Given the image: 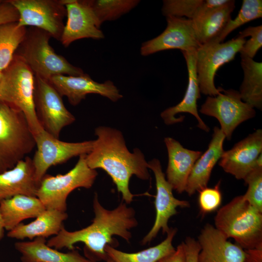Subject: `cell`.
Instances as JSON below:
<instances>
[{
	"label": "cell",
	"instance_id": "1",
	"mask_svg": "<svg viewBox=\"0 0 262 262\" xmlns=\"http://www.w3.org/2000/svg\"><path fill=\"white\" fill-rule=\"evenodd\" d=\"M97 139L93 140L92 148L86 154L88 166L96 170H104L111 178L124 201L129 204L134 195L129 189L132 176L148 180L150 177L148 163L138 148L131 152L128 149L122 132L115 129L98 126L95 129Z\"/></svg>",
	"mask_w": 262,
	"mask_h": 262
},
{
	"label": "cell",
	"instance_id": "2",
	"mask_svg": "<svg viewBox=\"0 0 262 262\" xmlns=\"http://www.w3.org/2000/svg\"><path fill=\"white\" fill-rule=\"evenodd\" d=\"M93 207L95 217L90 225L73 231H68L64 227L57 235L47 241V245L58 250L66 248L72 250L75 244L81 242L94 257L106 261L108 257L105 248L115 243L114 235L127 242L130 240L132 237L130 230L138 224L132 208L122 202L114 210H107L99 202L96 193Z\"/></svg>",
	"mask_w": 262,
	"mask_h": 262
},
{
	"label": "cell",
	"instance_id": "3",
	"mask_svg": "<svg viewBox=\"0 0 262 262\" xmlns=\"http://www.w3.org/2000/svg\"><path fill=\"white\" fill-rule=\"evenodd\" d=\"M214 220L218 230L227 239H234L244 250L262 248V212L243 195L221 207Z\"/></svg>",
	"mask_w": 262,
	"mask_h": 262
},
{
	"label": "cell",
	"instance_id": "4",
	"mask_svg": "<svg viewBox=\"0 0 262 262\" xmlns=\"http://www.w3.org/2000/svg\"><path fill=\"white\" fill-rule=\"evenodd\" d=\"M51 35L41 29L30 27L15 54L20 57L35 75L49 80L59 75L78 76L85 73L57 54L49 44Z\"/></svg>",
	"mask_w": 262,
	"mask_h": 262
},
{
	"label": "cell",
	"instance_id": "5",
	"mask_svg": "<svg viewBox=\"0 0 262 262\" xmlns=\"http://www.w3.org/2000/svg\"><path fill=\"white\" fill-rule=\"evenodd\" d=\"M35 75L27 64L15 54L2 71L0 103L21 111L25 115L34 135L42 129L34 104Z\"/></svg>",
	"mask_w": 262,
	"mask_h": 262
},
{
	"label": "cell",
	"instance_id": "6",
	"mask_svg": "<svg viewBox=\"0 0 262 262\" xmlns=\"http://www.w3.org/2000/svg\"><path fill=\"white\" fill-rule=\"evenodd\" d=\"M35 147L34 136L24 113L0 103V173L13 168Z\"/></svg>",
	"mask_w": 262,
	"mask_h": 262
},
{
	"label": "cell",
	"instance_id": "7",
	"mask_svg": "<svg viewBox=\"0 0 262 262\" xmlns=\"http://www.w3.org/2000/svg\"><path fill=\"white\" fill-rule=\"evenodd\" d=\"M86 156L80 155L77 164L67 173L56 176L46 174L42 179L36 196L46 209L66 212V199L71 192L78 188L89 189L93 186L98 172L88 166Z\"/></svg>",
	"mask_w": 262,
	"mask_h": 262
},
{
	"label": "cell",
	"instance_id": "8",
	"mask_svg": "<svg viewBox=\"0 0 262 262\" xmlns=\"http://www.w3.org/2000/svg\"><path fill=\"white\" fill-rule=\"evenodd\" d=\"M238 36L225 43L201 45L196 51V67L200 93L215 96L223 89L216 88L214 79L217 70L222 65L234 59L246 41Z\"/></svg>",
	"mask_w": 262,
	"mask_h": 262
},
{
	"label": "cell",
	"instance_id": "9",
	"mask_svg": "<svg viewBox=\"0 0 262 262\" xmlns=\"http://www.w3.org/2000/svg\"><path fill=\"white\" fill-rule=\"evenodd\" d=\"M8 0L18 13V26L41 29L60 41L66 16L63 0Z\"/></svg>",
	"mask_w": 262,
	"mask_h": 262
},
{
	"label": "cell",
	"instance_id": "10",
	"mask_svg": "<svg viewBox=\"0 0 262 262\" xmlns=\"http://www.w3.org/2000/svg\"><path fill=\"white\" fill-rule=\"evenodd\" d=\"M34 104L42 128L57 138H59L63 129L76 119L66 109L62 97L50 82L37 75H35Z\"/></svg>",
	"mask_w": 262,
	"mask_h": 262
},
{
	"label": "cell",
	"instance_id": "11",
	"mask_svg": "<svg viewBox=\"0 0 262 262\" xmlns=\"http://www.w3.org/2000/svg\"><path fill=\"white\" fill-rule=\"evenodd\" d=\"M34 136L36 150L32 161L35 179L38 185L51 166L63 164L74 157L87 154L93 143V140L79 142L63 141L43 129Z\"/></svg>",
	"mask_w": 262,
	"mask_h": 262
},
{
	"label": "cell",
	"instance_id": "12",
	"mask_svg": "<svg viewBox=\"0 0 262 262\" xmlns=\"http://www.w3.org/2000/svg\"><path fill=\"white\" fill-rule=\"evenodd\" d=\"M199 112L216 118L228 140L239 125L256 115L255 109L242 100L239 91L232 89H223L215 96H208Z\"/></svg>",
	"mask_w": 262,
	"mask_h": 262
},
{
	"label": "cell",
	"instance_id": "13",
	"mask_svg": "<svg viewBox=\"0 0 262 262\" xmlns=\"http://www.w3.org/2000/svg\"><path fill=\"white\" fill-rule=\"evenodd\" d=\"M147 163L148 168L153 171L156 181V217L152 227L142 241L143 245L150 243L160 230L163 234L168 232L170 228L168 222L177 213L178 207L187 208L190 206L188 201L177 199L174 196L173 188L165 179L159 160L154 158Z\"/></svg>",
	"mask_w": 262,
	"mask_h": 262
},
{
	"label": "cell",
	"instance_id": "14",
	"mask_svg": "<svg viewBox=\"0 0 262 262\" xmlns=\"http://www.w3.org/2000/svg\"><path fill=\"white\" fill-rule=\"evenodd\" d=\"M167 26L158 36L144 42L140 53L146 56L157 52L180 49L181 51L196 50L201 46L193 28L192 21L184 17H166Z\"/></svg>",
	"mask_w": 262,
	"mask_h": 262
},
{
	"label": "cell",
	"instance_id": "15",
	"mask_svg": "<svg viewBox=\"0 0 262 262\" xmlns=\"http://www.w3.org/2000/svg\"><path fill=\"white\" fill-rule=\"evenodd\" d=\"M66 10V21L60 42L65 47L83 38H104L100 25L89 0H63Z\"/></svg>",
	"mask_w": 262,
	"mask_h": 262
},
{
	"label": "cell",
	"instance_id": "16",
	"mask_svg": "<svg viewBox=\"0 0 262 262\" xmlns=\"http://www.w3.org/2000/svg\"><path fill=\"white\" fill-rule=\"evenodd\" d=\"M262 131L258 129L224 152L219 163L224 171L244 180L258 164H262Z\"/></svg>",
	"mask_w": 262,
	"mask_h": 262
},
{
	"label": "cell",
	"instance_id": "17",
	"mask_svg": "<svg viewBox=\"0 0 262 262\" xmlns=\"http://www.w3.org/2000/svg\"><path fill=\"white\" fill-rule=\"evenodd\" d=\"M49 81L60 95L66 97L73 106L78 105L90 94L100 95L114 102L123 97L112 81L107 80L99 83L86 73L78 76L56 75Z\"/></svg>",
	"mask_w": 262,
	"mask_h": 262
},
{
	"label": "cell",
	"instance_id": "18",
	"mask_svg": "<svg viewBox=\"0 0 262 262\" xmlns=\"http://www.w3.org/2000/svg\"><path fill=\"white\" fill-rule=\"evenodd\" d=\"M200 250L197 262H243L245 251L228 240L210 224H206L198 236Z\"/></svg>",
	"mask_w": 262,
	"mask_h": 262
},
{
	"label": "cell",
	"instance_id": "19",
	"mask_svg": "<svg viewBox=\"0 0 262 262\" xmlns=\"http://www.w3.org/2000/svg\"><path fill=\"white\" fill-rule=\"evenodd\" d=\"M196 50L182 51L185 58L188 73V83L182 100L176 105L167 108L161 114V116L167 125H172L182 122L184 116L175 117V115L180 113H188L192 114L197 119V127L201 130L208 132L209 128L199 116L197 109V100L200 97V92L196 67Z\"/></svg>",
	"mask_w": 262,
	"mask_h": 262
},
{
	"label": "cell",
	"instance_id": "20",
	"mask_svg": "<svg viewBox=\"0 0 262 262\" xmlns=\"http://www.w3.org/2000/svg\"><path fill=\"white\" fill-rule=\"evenodd\" d=\"M164 142L168 156L166 180L173 190L181 194L185 190L190 173L201 152L184 148L179 142L171 137L165 138Z\"/></svg>",
	"mask_w": 262,
	"mask_h": 262
},
{
	"label": "cell",
	"instance_id": "21",
	"mask_svg": "<svg viewBox=\"0 0 262 262\" xmlns=\"http://www.w3.org/2000/svg\"><path fill=\"white\" fill-rule=\"evenodd\" d=\"M225 138L221 129L215 127L208 149L196 161L188 178L185 191L189 196L207 187L212 170L224 152Z\"/></svg>",
	"mask_w": 262,
	"mask_h": 262
},
{
	"label": "cell",
	"instance_id": "22",
	"mask_svg": "<svg viewBox=\"0 0 262 262\" xmlns=\"http://www.w3.org/2000/svg\"><path fill=\"white\" fill-rule=\"evenodd\" d=\"M38 187L32 159L27 156L13 168L0 173V202L17 195L36 196Z\"/></svg>",
	"mask_w": 262,
	"mask_h": 262
},
{
	"label": "cell",
	"instance_id": "23",
	"mask_svg": "<svg viewBox=\"0 0 262 262\" xmlns=\"http://www.w3.org/2000/svg\"><path fill=\"white\" fill-rule=\"evenodd\" d=\"M22 262H97L72 250L64 253L49 246L45 238L37 237L30 241L15 243Z\"/></svg>",
	"mask_w": 262,
	"mask_h": 262
},
{
	"label": "cell",
	"instance_id": "24",
	"mask_svg": "<svg viewBox=\"0 0 262 262\" xmlns=\"http://www.w3.org/2000/svg\"><path fill=\"white\" fill-rule=\"evenodd\" d=\"M68 217L66 212L46 209L35 219L28 223H20L8 231L7 235L11 238L33 240L37 237L47 238L57 235L64 227L63 222ZM52 236V237H53Z\"/></svg>",
	"mask_w": 262,
	"mask_h": 262
},
{
	"label": "cell",
	"instance_id": "25",
	"mask_svg": "<svg viewBox=\"0 0 262 262\" xmlns=\"http://www.w3.org/2000/svg\"><path fill=\"white\" fill-rule=\"evenodd\" d=\"M235 0H228L202 16L192 20L197 39L201 45L214 43L231 20Z\"/></svg>",
	"mask_w": 262,
	"mask_h": 262
},
{
	"label": "cell",
	"instance_id": "26",
	"mask_svg": "<svg viewBox=\"0 0 262 262\" xmlns=\"http://www.w3.org/2000/svg\"><path fill=\"white\" fill-rule=\"evenodd\" d=\"M46 208L36 196L17 195L0 202V213L8 231L28 218H36Z\"/></svg>",
	"mask_w": 262,
	"mask_h": 262
},
{
	"label": "cell",
	"instance_id": "27",
	"mask_svg": "<svg viewBox=\"0 0 262 262\" xmlns=\"http://www.w3.org/2000/svg\"><path fill=\"white\" fill-rule=\"evenodd\" d=\"M177 231L176 228H170L164 241L154 246L138 252H125L110 245L106 246L105 251L108 258L115 262H158L175 251L172 242Z\"/></svg>",
	"mask_w": 262,
	"mask_h": 262
},
{
	"label": "cell",
	"instance_id": "28",
	"mask_svg": "<svg viewBox=\"0 0 262 262\" xmlns=\"http://www.w3.org/2000/svg\"><path fill=\"white\" fill-rule=\"evenodd\" d=\"M244 79L239 91L242 100L253 108L262 107V63L241 56Z\"/></svg>",
	"mask_w": 262,
	"mask_h": 262
},
{
	"label": "cell",
	"instance_id": "29",
	"mask_svg": "<svg viewBox=\"0 0 262 262\" xmlns=\"http://www.w3.org/2000/svg\"><path fill=\"white\" fill-rule=\"evenodd\" d=\"M228 0H164L162 11L167 16L187 17L197 19Z\"/></svg>",
	"mask_w": 262,
	"mask_h": 262
},
{
	"label": "cell",
	"instance_id": "30",
	"mask_svg": "<svg viewBox=\"0 0 262 262\" xmlns=\"http://www.w3.org/2000/svg\"><path fill=\"white\" fill-rule=\"evenodd\" d=\"M26 27H19L17 21L0 25V72L10 65L26 33Z\"/></svg>",
	"mask_w": 262,
	"mask_h": 262
},
{
	"label": "cell",
	"instance_id": "31",
	"mask_svg": "<svg viewBox=\"0 0 262 262\" xmlns=\"http://www.w3.org/2000/svg\"><path fill=\"white\" fill-rule=\"evenodd\" d=\"M101 25L106 21L115 20L129 12L140 2L138 0H89Z\"/></svg>",
	"mask_w": 262,
	"mask_h": 262
},
{
	"label": "cell",
	"instance_id": "32",
	"mask_svg": "<svg viewBox=\"0 0 262 262\" xmlns=\"http://www.w3.org/2000/svg\"><path fill=\"white\" fill-rule=\"evenodd\" d=\"M262 17V0H244L239 12L233 20H231L214 43L223 41L232 31L251 20Z\"/></svg>",
	"mask_w": 262,
	"mask_h": 262
},
{
	"label": "cell",
	"instance_id": "33",
	"mask_svg": "<svg viewBox=\"0 0 262 262\" xmlns=\"http://www.w3.org/2000/svg\"><path fill=\"white\" fill-rule=\"evenodd\" d=\"M248 188L243 195L251 205L262 212V164H258L244 179Z\"/></svg>",
	"mask_w": 262,
	"mask_h": 262
},
{
	"label": "cell",
	"instance_id": "34",
	"mask_svg": "<svg viewBox=\"0 0 262 262\" xmlns=\"http://www.w3.org/2000/svg\"><path fill=\"white\" fill-rule=\"evenodd\" d=\"M220 183L213 188L207 187L199 192L198 204L201 214L205 215L216 211L222 203V193L220 190Z\"/></svg>",
	"mask_w": 262,
	"mask_h": 262
},
{
	"label": "cell",
	"instance_id": "35",
	"mask_svg": "<svg viewBox=\"0 0 262 262\" xmlns=\"http://www.w3.org/2000/svg\"><path fill=\"white\" fill-rule=\"evenodd\" d=\"M239 36L243 38L251 36L249 40H246L239 52L240 56L253 59L262 46V25L249 26L240 32Z\"/></svg>",
	"mask_w": 262,
	"mask_h": 262
},
{
	"label": "cell",
	"instance_id": "36",
	"mask_svg": "<svg viewBox=\"0 0 262 262\" xmlns=\"http://www.w3.org/2000/svg\"><path fill=\"white\" fill-rule=\"evenodd\" d=\"M18 19L17 10L8 0L0 2V25L17 22Z\"/></svg>",
	"mask_w": 262,
	"mask_h": 262
},
{
	"label": "cell",
	"instance_id": "37",
	"mask_svg": "<svg viewBox=\"0 0 262 262\" xmlns=\"http://www.w3.org/2000/svg\"><path fill=\"white\" fill-rule=\"evenodd\" d=\"M183 243L185 262H197V257L200 250L197 241L192 237H187Z\"/></svg>",
	"mask_w": 262,
	"mask_h": 262
},
{
	"label": "cell",
	"instance_id": "38",
	"mask_svg": "<svg viewBox=\"0 0 262 262\" xmlns=\"http://www.w3.org/2000/svg\"><path fill=\"white\" fill-rule=\"evenodd\" d=\"M159 262H185V255L183 242L179 244L171 254L161 260Z\"/></svg>",
	"mask_w": 262,
	"mask_h": 262
},
{
	"label": "cell",
	"instance_id": "39",
	"mask_svg": "<svg viewBox=\"0 0 262 262\" xmlns=\"http://www.w3.org/2000/svg\"><path fill=\"white\" fill-rule=\"evenodd\" d=\"M243 262H262V248L245 250Z\"/></svg>",
	"mask_w": 262,
	"mask_h": 262
},
{
	"label": "cell",
	"instance_id": "40",
	"mask_svg": "<svg viewBox=\"0 0 262 262\" xmlns=\"http://www.w3.org/2000/svg\"><path fill=\"white\" fill-rule=\"evenodd\" d=\"M4 226L3 220L0 213V241H1L4 236Z\"/></svg>",
	"mask_w": 262,
	"mask_h": 262
},
{
	"label": "cell",
	"instance_id": "41",
	"mask_svg": "<svg viewBox=\"0 0 262 262\" xmlns=\"http://www.w3.org/2000/svg\"><path fill=\"white\" fill-rule=\"evenodd\" d=\"M106 261V262H115L112 260L110 259V258H108V259Z\"/></svg>",
	"mask_w": 262,
	"mask_h": 262
},
{
	"label": "cell",
	"instance_id": "42",
	"mask_svg": "<svg viewBox=\"0 0 262 262\" xmlns=\"http://www.w3.org/2000/svg\"><path fill=\"white\" fill-rule=\"evenodd\" d=\"M1 76H2V72H0V79H1Z\"/></svg>",
	"mask_w": 262,
	"mask_h": 262
},
{
	"label": "cell",
	"instance_id": "43",
	"mask_svg": "<svg viewBox=\"0 0 262 262\" xmlns=\"http://www.w3.org/2000/svg\"><path fill=\"white\" fill-rule=\"evenodd\" d=\"M2 1V0H0V2H1Z\"/></svg>",
	"mask_w": 262,
	"mask_h": 262
},
{
	"label": "cell",
	"instance_id": "44",
	"mask_svg": "<svg viewBox=\"0 0 262 262\" xmlns=\"http://www.w3.org/2000/svg\"><path fill=\"white\" fill-rule=\"evenodd\" d=\"M158 262H159V261Z\"/></svg>",
	"mask_w": 262,
	"mask_h": 262
}]
</instances>
